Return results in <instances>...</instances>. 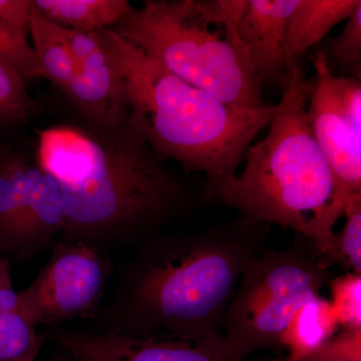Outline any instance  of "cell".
I'll use <instances>...</instances> for the list:
<instances>
[{
	"mask_svg": "<svg viewBox=\"0 0 361 361\" xmlns=\"http://www.w3.org/2000/svg\"><path fill=\"white\" fill-rule=\"evenodd\" d=\"M158 157L130 123L116 130L59 126L42 132L37 165L61 188L63 242L99 248L165 212L179 187Z\"/></svg>",
	"mask_w": 361,
	"mask_h": 361,
	"instance_id": "obj_1",
	"label": "cell"
},
{
	"mask_svg": "<svg viewBox=\"0 0 361 361\" xmlns=\"http://www.w3.org/2000/svg\"><path fill=\"white\" fill-rule=\"evenodd\" d=\"M251 227L167 237L142 247L120 294L116 331L186 341L222 334L228 305L249 262L264 251Z\"/></svg>",
	"mask_w": 361,
	"mask_h": 361,
	"instance_id": "obj_2",
	"label": "cell"
},
{
	"mask_svg": "<svg viewBox=\"0 0 361 361\" xmlns=\"http://www.w3.org/2000/svg\"><path fill=\"white\" fill-rule=\"evenodd\" d=\"M269 132L247 149L245 168L209 193L258 222L291 229L310 240L334 265V225L343 215L336 180L307 116L312 82L296 63L282 84Z\"/></svg>",
	"mask_w": 361,
	"mask_h": 361,
	"instance_id": "obj_3",
	"label": "cell"
},
{
	"mask_svg": "<svg viewBox=\"0 0 361 361\" xmlns=\"http://www.w3.org/2000/svg\"><path fill=\"white\" fill-rule=\"evenodd\" d=\"M96 32L125 80L130 126L157 155L204 173L209 186L236 175L277 104L262 110L234 108L169 73L111 28Z\"/></svg>",
	"mask_w": 361,
	"mask_h": 361,
	"instance_id": "obj_4",
	"label": "cell"
},
{
	"mask_svg": "<svg viewBox=\"0 0 361 361\" xmlns=\"http://www.w3.org/2000/svg\"><path fill=\"white\" fill-rule=\"evenodd\" d=\"M246 0H148L111 30L165 70L223 103L267 108L237 23Z\"/></svg>",
	"mask_w": 361,
	"mask_h": 361,
	"instance_id": "obj_5",
	"label": "cell"
},
{
	"mask_svg": "<svg viewBox=\"0 0 361 361\" xmlns=\"http://www.w3.org/2000/svg\"><path fill=\"white\" fill-rule=\"evenodd\" d=\"M304 240L285 250H264L244 269L222 332L239 360L280 346V336L296 310L331 280L324 256Z\"/></svg>",
	"mask_w": 361,
	"mask_h": 361,
	"instance_id": "obj_6",
	"label": "cell"
},
{
	"mask_svg": "<svg viewBox=\"0 0 361 361\" xmlns=\"http://www.w3.org/2000/svg\"><path fill=\"white\" fill-rule=\"evenodd\" d=\"M315 75L307 116L311 130L336 180L344 213L351 195L361 193V84L336 77L324 52L313 59Z\"/></svg>",
	"mask_w": 361,
	"mask_h": 361,
	"instance_id": "obj_7",
	"label": "cell"
},
{
	"mask_svg": "<svg viewBox=\"0 0 361 361\" xmlns=\"http://www.w3.org/2000/svg\"><path fill=\"white\" fill-rule=\"evenodd\" d=\"M109 266L101 250L82 242H63L30 286L20 291L35 325L89 315L106 288Z\"/></svg>",
	"mask_w": 361,
	"mask_h": 361,
	"instance_id": "obj_8",
	"label": "cell"
},
{
	"mask_svg": "<svg viewBox=\"0 0 361 361\" xmlns=\"http://www.w3.org/2000/svg\"><path fill=\"white\" fill-rule=\"evenodd\" d=\"M52 338L75 361H243L227 348L223 334L186 341L166 334L56 329Z\"/></svg>",
	"mask_w": 361,
	"mask_h": 361,
	"instance_id": "obj_9",
	"label": "cell"
},
{
	"mask_svg": "<svg viewBox=\"0 0 361 361\" xmlns=\"http://www.w3.org/2000/svg\"><path fill=\"white\" fill-rule=\"evenodd\" d=\"M66 94L90 129L116 130L129 125L130 102L125 80L103 44L94 54L75 61V73Z\"/></svg>",
	"mask_w": 361,
	"mask_h": 361,
	"instance_id": "obj_10",
	"label": "cell"
},
{
	"mask_svg": "<svg viewBox=\"0 0 361 361\" xmlns=\"http://www.w3.org/2000/svg\"><path fill=\"white\" fill-rule=\"evenodd\" d=\"M299 0H246L237 23L240 42L258 82L287 78V26Z\"/></svg>",
	"mask_w": 361,
	"mask_h": 361,
	"instance_id": "obj_11",
	"label": "cell"
},
{
	"mask_svg": "<svg viewBox=\"0 0 361 361\" xmlns=\"http://www.w3.org/2000/svg\"><path fill=\"white\" fill-rule=\"evenodd\" d=\"M66 215L59 183L37 166H28L25 208L8 256L26 257L63 234Z\"/></svg>",
	"mask_w": 361,
	"mask_h": 361,
	"instance_id": "obj_12",
	"label": "cell"
},
{
	"mask_svg": "<svg viewBox=\"0 0 361 361\" xmlns=\"http://www.w3.org/2000/svg\"><path fill=\"white\" fill-rule=\"evenodd\" d=\"M360 4V0H299L287 26V71L301 54L318 44L334 26L348 20Z\"/></svg>",
	"mask_w": 361,
	"mask_h": 361,
	"instance_id": "obj_13",
	"label": "cell"
},
{
	"mask_svg": "<svg viewBox=\"0 0 361 361\" xmlns=\"http://www.w3.org/2000/svg\"><path fill=\"white\" fill-rule=\"evenodd\" d=\"M338 329L329 299L315 296L296 310L280 336V346L288 353L285 361H303L315 355Z\"/></svg>",
	"mask_w": 361,
	"mask_h": 361,
	"instance_id": "obj_14",
	"label": "cell"
},
{
	"mask_svg": "<svg viewBox=\"0 0 361 361\" xmlns=\"http://www.w3.org/2000/svg\"><path fill=\"white\" fill-rule=\"evenodd\" d=\"M32 4L54 25L84 32L111 27L132 8L127 0H35Z\"/></svg>",
	"mask_w": 361,
	"mask_h": 361,
	"instance_id": "obj_15",
	"label": "cell"
},
{
	"mask_svg": "<svg viewBox=\"0 0 361 361\" xmlns=\"http://www.w3.org/2000/svg\"><path fill=\"white\" fill-rule=\"evenodd\" d=\"M28 32L45 78L66 94L75 73V61L59 37L56 25L44 18L33 4Z\"/></svg>",
	"mask_w": 361,
	"mask_h": 361,
	"instance_id": "obj_16",
	"label": "cell"
},
{
	"mask_svg": "<svg viewBox=\"0 0 361 361\" xmlns=\"http://www.w3.org/2000/svg\"><path fill=\"white\" fill-rule=\"evenodd\" d=\"M28 166L25 157L11 154L0 168V256L6 258L25 207Z\"/></svg>",
	"mask_w": 361,
	"mask_h": 361,
	"instance_id": "obj_17",
	"label": "cell"
},
{
	"mask_svg": "<svg viewBox=\"0 0 361 361\" xmlns=\"http://www.w3.org/2000/svg\"><path fill=\"white\" fill-rule=\"evenodd\" d=\"M25 310L0 314V361H37L42 338Z\"/></svg>",
	"mask_w": 361,
	"mask_h": 361,
	"instance_id": "obj_18",
	"label": "cell"
},
{
	"mask_svg": "<svg viewBox=\"0 0 361 361\" xmlns=\"http://www.w3.org/2000/svg\"><path fill=\"white\" fill-rule=\"evenodd\" d=\"M37 110L26 90L25 80L0 61V126L26 123Z\"/></svg>",
	"mask_w": 361,
	"mask_h": 361,
	"instance_id": "obj_19",
	"label": "cell"
},
{
	"mask_svg": "<svg viewBox=\"0 0 361 361\" xmlns=\"http://www.w3.org/2000/svg\"><path fill=\"white\" fill-rule=\"evenodd\" d=\"M343 215V229L334 234V265L361 274V193L351 195Z\"/></svg>",
	"mask_w": 361,
	"mask_h": 361,
	"instance_id": "obj_20",
	"label": "cell"
},
{
	"mask_svg": "<svg viewBox=\"0 0 361 361\" xmlns=\"http://www.w3.org/2000/svg\"><path fill=\"white\" fill-rule=\"evenodd\" d=\"M0 61L13 68L23 80L45 78L27 32L14 30L0 20Z\"/></svg>",
	"mask_w": 361,
	"mask_h": 361,
	"instance_id": "obj_21",
	"label": "cell"
},
{
	"mask_svg": "<svg viewBox=\"0 0 361 361\" xmlns=\"http://www.w3.org/2000/svg\"><path fill=\"white\" fill-rule=\"evenodd\" d=\"M330 303L341 329H361V274L345 272L329 281Z\"/></svg>",
	"mask_w": 361,
	"mask_h": 361,
	"instance_id": "obj_22",
	"label": "cell"
},
{
	"mask_svg": "<svg viewBox=\"0 0 361 361\" xmlns=\"http://www.w3.org/2000/svg\"><path fill=\"white\" fill-rule=\"evenodd\" d=\"M345 21L341 32L330 40L329 51L324 54L326 58L334 59L339 66L360 75L361 4Z\"/></svg>",
	"mask_w": 361,
	"mask_h": 361,
	"instance_id": "obj_23",
	"label": "cell"
},
{
	"mask_svg": "<svg viewBox=\"0 0 361 361\" xmlns=\"http://www.w3.org/2000/svg\"><path fill=\"white\" fill-rule=\"evenodd\" d=\"M317 353L339 360L361 361V329H341Z\"/></svg>",
	"mask_w": 361,
	"mask_h": 361,
	"instance_id": "obj_24",
	"label": "cell"
},
{
	"mask_svg": "<svg viewBox=\"0 0 361 361\" xmlns=\"http://www.w3.org/2000/svg\"><path fill=\"white\" fill-rule=\"evenodd\" d=\"M56 25L59 37L65 42L73 61L87 58L101 49V40L96 32H84L75 28Z\"/></svg>",
	"mask_w": 361,
	"mask_h": 361,
	"instance_id": "obj_25",
	"label": "cell"
},
{
	"mask_svg": "<svg viewBox=\"0 0 361 361\" xmlns=\"http://www.w3.org/2000/svg\"><path fill=\"white\" fill-rule=\"evenodd\" d=\"M32 11V0H0V20L14 30L28 32Z\"/></svg>",
	"mask_w": 361,
	"mask_h": 361,
	"instance_id": "obj_26",
	"label": "cell"
},
{
	"mask_svg": "<svg viewBox=\"0 0 361 361\" xmlns=\"http://www.w3.org/2000/svg\"><path fill=\"white\" fill-rule=\"evenodd\" d=\"M23 308L20 292L14 289L11 275H6L0 280V314Z\"/></svg>",
	"mask_w": 361,
	"mask_h": 361,
	"instance_id": "obj_27",
	"label": "cell"
},
{
	"mask_svg": "<svg viewBox=\"0 0 361 361\" xmlns=\"http://www.w3.org/2000/svg\"><path fill=\"white\" fill-rule=\"evenodd\" d=\"M8 274H11L8 259L4 257V256H0V280Z\"/></svg>",
	"mask_w": 361,
	"mask_h": 361,
	"instance_id": "obj_28",
	"label": "cell"
},
{
	"mask_svg": "<svg viewBox=\"0 0 361 361\" xmlns=\"http://www.w3.org/2000/svg\"><path fill=\"white\" fill-rule=\"evenodd\" d=\"M303 361H343L336 360V358L330 357V356L322 355V353H316L315 355L310 356V357L306 358Z\"/></svg>",
	"mask_w": 361,
	"mask_h": 361,
	"instance_id": "obj_29",
	"label": "cell"
},
{
	"mask_svg": "<svg viewBox=\"0 0 361 361\" xmlns=\"http://www.w3.org/2000/svg\"><path fill=\"white\" fill-rule=\"evenodd\" d=\"M4 158H6V155L0 151V168H1L2 163H4Z\"/></svg>",
	"mask_w": 361,
	"mask_h": 361,
	"instance_id": "obj_30",
	"label": "cell"
}]
</instances>
